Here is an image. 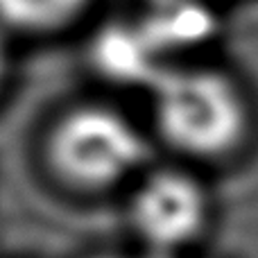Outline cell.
Masks as SVG:
<instances>
[{"mask_svg": "<svg viewBox=\"0 0 258 258\" xmlns=\"http://www.w3.org/2000/svg\"><path fill=\"white\" fill-rule=\"evenodd\" d=\"M152 136L188 165L224 163L247 147L254 104L231 71L213 63L165 66L150 82Z\"/></svg>", "mask_w": 258, "mask_h": 258, "instance_id": "1", "label": "cell"}, {"mask_svg": "<svg viewBox=\"0 0 258 258\" xmlns=\"http://www.w3.org/2000/svg\"><path fill=\"white\" fill-rule=\"evenodd\" d=\"M150 134L111 104H80L50 132L48 156L54 172L84 192L120 188L147 168Z\"/></svg>", "mask_w": 258, "mask_h": 258, "instance_id": "2", "label": "cell"}, {"mask_svg": "<svg viewBox=\"0 0 258 258\" xmlns=\"http://www.w3.org/2000/svg\"><path fill=\"white\" fill-rule=\"evenodd\" d=\"M213 215V195L188 163L145 168L132 183L129 224L141 245L156 254L195 247L209 233Z\"/></svg>", "mask_w": 258, "mask_h": 258, "instance_id": "3", "label": "cell"}, {"mask_svg": "<svg viewBox=\"0 0 258 258\" xmlns=\"http://www.w3.org/2000/svg\"><path fill=\"white\" fill-rule=\"evenodd\" d=\"M93 0H0V21L27 32H52L75 23Z\"/></svg>", "mask_w": 258, "mask_h": 258, "instance_id": "4", "label": "cell"}, {"mask_svg": "<svg viewBox=\"0 0 258 258\" xmlns=\"http://www.w3.org/2000/svg\"><path fill=\"white\" fill-rule=\"evenodd\" d=\"M5 73H7V50H5L3 41H0V84L5 80Z\"/></svg>", "mask_w": 258, "mask_h": 258, "instance_id": "5", "label": "cell"}, {"mask_svg": "<svg viewBox=\"0 0 258 258\" xmlns=\"http://www.w3.org/2000/svg\"><path fill=\"white\" fill-rule=\"evenodd\" d=\"M95 258H125V256H116V254H104V256H95Z\"/></svg>", "mask_w": 258, "mask_h": 258, "instance_id": "6", "label": "cell"}]
</instances>
